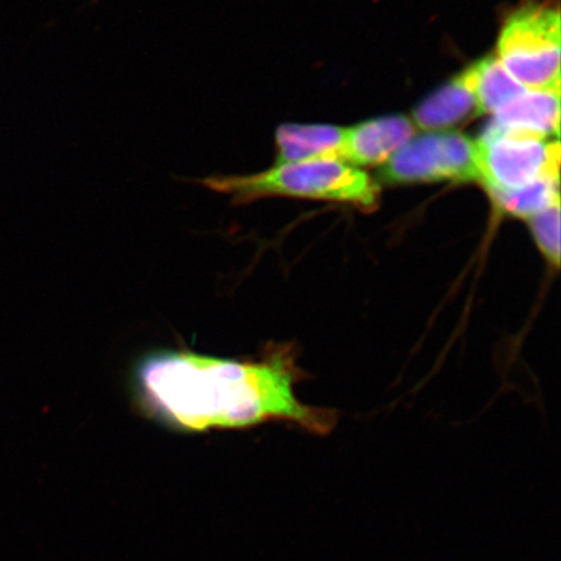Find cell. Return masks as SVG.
Segmentation results:
<instances>
[{"instance_id":"7","label":"cell","mask_w":561,"mask_h":561,"mask_svg":"<svg viewBox=\"0 0 561 561\" xmlns=\"http://www.w3.org/2000/svg\"><path fill=\"white\" fill-rule=\"evenodd\" d=\"M488 126L511 135L559 139L560 91L526 90L502 105Z\"/></svg>"},{"instance_id":"2","label":"cell","mask_w":561,"mask_h":561,"mask_svg":"<svg viewBox=\"0 0 561 561\" xmlns=\"http://www.w3.org/2000/svg\"><path fill=\"white\" fill-rule=\"evenodd\" d=\"M196 184L227 195L231 206L251 205L265 198H299L374 209L380 199V187L368 173L336 159L275 164L251 174L207 175Z\"/></svg>"},{"instance_id":"8","label":"cell","mask_w":561,"mask_h":561,"mask_svg":"<svg viewBox=\"0 0 561 561\" xmlns=\"http://www.w3.org/2000/svg\"><path fill=\"white\" fill-rule=\"evenodd\" d=\"M479 115V105L465 70L417 105L413 111V123L426 131H444Z\"/></svg>"},{"instance_id":"1","label":"cell","mask_w":561,"mask_h":561,"mask_svg":"<svg viewBox=\"0 0 561 561\" xmlns=\"http://www.w3.org/2000/svg\"><path fill=\"white\" fill-rule=\"evenodd\" d=\"M300 376L289 345H271L256 360L174 350L146 357L137 383L144 409L175 430H243L285 421L325 433L333 413L299 401Z\"/></svg>"},{"instance_id":"5","label":"cell","mask_w":561,"mask_h":561,"mask_svg":"<svg viewBox=\"0 0 561 561\" xmlns=\"http://www.w3.org/2000/svg\"><path fill=\"white\" fill-rule=\"evenodd\" d=\"M380 179L388 184L479 182L474 142L458 131L412 137L383 163Z\"/></svg>"},{"instance_id":"10","label":"cell","mask_w":561,"mask_h":561,"mask_svg":"<svg viewBox=\"0 0 561 561\" xmlns=\"http://www.w3.org/2000/svg\"><path fill=\"white\" fill-rule=\"evenodd\" d=\"M466 73L479 105L480 115H494L502 105L526 91L494 55L474 62L466 69Z\"/></svg>"},{"instance_id":"11","label":"cell","mask_w":561,"mask_h":561,"mask_svg":"<svg viewBox=\"0 0 561 561\" xmlns=\"http://www.w3.org/2000/svg\"><path fill=\"white\" fill-rule=\"evenodd\" d=\"M560 180L543 179L510 193L491 194L501 213L529 220L530 217L560 203Z\"/></svg>"},{"instance_id":"12","label":"cell","mask_w":561,"mask_h":561,"mask_svg":"<svg viewBox=\"0 0 561 561\" xmlns=\"http://www.w3.org/2000/svg\"><path fill=\"white\" fill-rule=\"evenodd\" d=\"M545 261L553 268L560 265V203L526 220Z\"/></svg>"},{"instance_id":"4","label":"cell","mask_w":561,"mask_h":561,"mask_svg":"<svg viewBox=\"0 0 561 561\" xmlns=\"http://www.w3.org/2000/svg\"><path fill=\"white\" fill-rule=\"evenodd\" d=\"M480 181L489 195L518 191L538 180H560L559 139L489 128L474 140Z\"/></svg>"},{"instance_id":"3","label":"cell","mask_w":561,"mask_h":561,"mask_svg":"<svg viewBox=\"0 0 561 561\" xmlns=\"http://www.w3.org/2000/svg\"><path fill=\"white\" fill-rule=\"evenodd\" d=\"M560 44L558 7L529 3L503 25L496 58L526 90L560 91Z\"/></svg>"},{"instance_id":"9","label":"cell","mask_w":561,"mask_h":561,"mask_svg":"<svg viewBox=\"0 0 561 561\" xmlns=\"http://www.w3.org/2000/svg\"><path fill=\"white\" fill-rule=\"evenodd\" d=\"M345 129L333 125L286 124L276 131V164L341 160Z\"/></svg>"},{"instance_id":"6","label":"cell","mask_w":561,"mask_h":561,"mask_svg":"<svg viewBox=\"0 0 561 561\" xmlns=\"http://www.w3.org/2000/svg\"><path fill=\"white\" fill-rule=\"evenodd\" d=\"M415 135V126L404 116H388L345 129L341 160L354 167L388 161Z\"/></svg>"}]
</instances>
